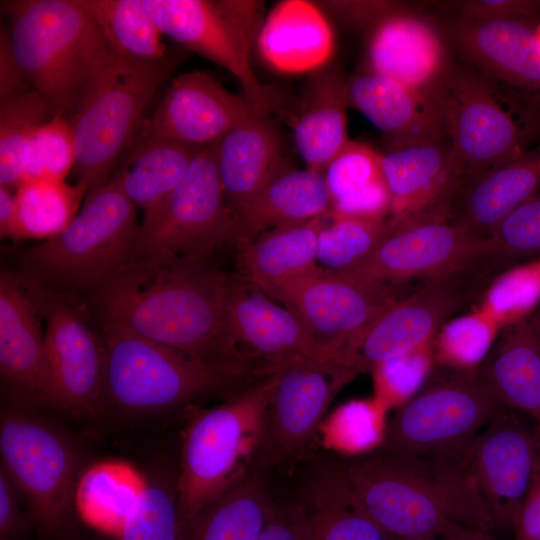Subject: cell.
<instances>
[{
  "label": "cell",
  "mask_w": 540,
  "mask_h": 540,
  "mask_svg": "<svg viewBox=\"0 0 540 540\" xmlns=\"http://www.w3.org/2000/svg\"><path fill=\"white\" fill-rule=\"evenodd\" d=\"M502 405L475 370H459L406 402L389 421L377 449L463 463L473 440Z\"/></svg>",
  "instance_id": "cell-8"
},
{
  "label": "cell",
  "mask_w": 540,
  "mask_h": 540,
  "mask_svg": "<svg viewBox=\"0 0 540 540\" xmlns=\"http://www.w3.org/2000/svg\"><path fill=\"white\" fill-rule=\"evenodd\" d=\"M274 300L291 309L319 344L341 357L342 350L398 299L390 285L319 266L282 288Z\"/></svg>",
  "instance_id": "cell-16"
},
{
  "label": "cell",
  "mask_w": 540,
  "mask_h": 540,
  "mask_svg": "<svg viewBox=\"0 0 540 540\" xmlns=\"http://www.w3.org/2000/svg\"><path fill=\"white\" fill-rule=\"evenodd\" d=\"M463 13L475 22L520 20L528 22L540 11V2L526 0H475L462 5Z\"/></svg>",
  "instance_id": "cell-48"
},
{
  "label": "cell",
  "mask_w": 540,
  "mask_h": 540,
  "mask_svg": "<svg viewBox=\"0 0 540 540\" xmlns=\"http://www.w3.org/2000/svg\"><path fill=\"white\" fill-rule=\"evenodd\" d=\"M149 483L132 464L109 460L90 466L73 491V507L101 535L117 532Z\"/></svg>",
  "instance_id": "cell-37"
},
{
  "label": "cell",
  "mask_w": 540,
  "mask_h": 540,
  "mask_svg": "<svg viewBox=\"0 0 540 540\" xmlns=\"http://www.w3.org/2000/svg\"><path fill=\"white\" fill-rule=\"evenodd\" d=\"M438 540H495L489 531L473 529L446 521L437 534Z\"/></svg>",
  "instance_id": "cell-55"
},
{
  "label": "cell",
  "mask_w": 540,
  "mask_h": 540,
  "mask_svg": "<svg viewBox=\"0 0 540 540\" xmlns=\"http://www.w3.org/2000/svg\"><path fill=\"white\" fill-rule=\"evenodd\" d=\"M273 381V373L262 377L189 422L176 482L181 528L222 492L259 470Z\"/></svg>",
  "instance_id": "cell-4"
},
{
  "label": "cell",
  "mask_w": 540,
  "mask_h": 540,
  "mask_svg": "<svg viewBox=\"0 0 540 540\" xmlns=\"http://www.w3.org/2000/svg\"><path fill=\"white\" fill-rule=\"evenodd\" d=\"M475 371L501 404L540 429V342L528 318L502 329Z\"/></svg>",
  "instance_id": "cell-31"
},
{
  "label": "cell",
  "mask_w": 540,
  "mask_h": 540,
  "mask_svg": "<svg viewBox=\"0 0 540 540\" xmlns=\"http://www.w3.org/2000/svg\"><path fill=\"white\" fill-rule=\"evenodd\" d=\"M535 36L540 46V24L535 27Z\"/></svg>",
  "instance_id": "cell-58"
},
{
  "label": "cell",
  "mask_w": 540,
  "mask_h": 540,
  "mask_svg": "<svg viewBox=\"0 0 540 540\" xmlns=\"http://www.w3.org/2000/svg\"><path fill=\"white\" fill-rule=\"evenodd\" d=\"M341 464L364 509L392 537L437 538L446 521L494 528L464 463L376 449Z\"/></svg>",
  "instance_id": "cell-2"
},
{
  "label": "cell",
  "mask_w": 540,
  "mask_h": 540,
  "mask_svg": "<svg viewBox=\"0 0 540 540\" xmlns=\"http://www.w3.org/2000/svg\"><path fill=\"white\" fill-rule=\"evenodd\" d=\"M1 467L28 498L33 522L50 539L71 530L76 454L51 424L25 409L6 408L0 421Z\"/></svg>",
  "instance_id": "cell-10"
},
{
  "label": "cell",
  "mask_w": 540,
  "mask_h": 540,
  "mask_svg": "<svg viewBox=\"0 0 540 540\" xmlns=\"http://www.w3.org/2000/svg\"><path fill=\"white\" fill-rule=\"evenodd\" d=\"M177 486L164 483L148 485L121 528L109 540H179Z\"/></svg>",
  "instance_id": "cell-44"
},
{
  "label": "cell",
  "mask_w": 540,
  "mask_h": 540,
  "mask_svg": "<svg viewBox=\"0 0 540 540\" xmlns=\"http://www.w3.org/2000/svg\"><path fill=\"white\" fill-rule=\"evenodd\" d=\"M330 5L346 20L357 24L374 19L381 21L393 14L388 12L389 3L380 1H334Z\"/></svg>",
  "instance_id": "cell-53"
},
{
  "label": "cell",
  "mask_w": 540,
  "mask_h": 540,
  "mask_svg": "<svg viewBox=\"0 0 540 540\" xmlns=\"http://www.w3.org/2000/svg\"><path fill=\"white\" fill-rule=\"evenodd\" d=\"M269 112L259 110L214 141L218 173L234 217L270 181L292 168Z\"/></svg>",
  "instance_id": "cell-23"
},
{
  "label": "cell",
  "mask_w": 540,
  "mask_h": 540,
  "mask_svg": "<svg viewBox=\"0 0 540 540\" xmlns=\"http://www.w3.org/2000/svg\"><path fill=\"white\" fill-rule=\"evenodd\" d=\"M391 540H437V538L393 537Z\"/></svg>",
  "instance_id": "cell-57"
},
{
  "label": "cell",
  "mask_w": 540,
  "mask_h": 540,
  "mask_svg": "<svg viewBox=\"0 0 540 540\" xmlns=\"http://www.w3.org/2000/svg\"><path fill=\"white\" fill-rule=\"evenodd\" d=\"M371 71L427 96L448 73L444 44L426 21L391 14L379 21L369 46Z\"/></svg>",
  "instance_id": "cell-24"
},
{
  "label": "cell",
  "mask_w": 540,
  "mask_h": 540,
  "mask_svg": "<svg viewBox=\"0 0 540 540\" xmlns=\"http://www.w3.org/2000/svg\"><path fill=\"white\" fill-rule=\"evenodd\" d=\"M21 512L16 485L1 467L0 469V540H21L30 527Z\"/></svg>",
  "instance_id": "cell-50"
},
{
  "label": "cell",
  "mask_w": 540,
  "mask_h": 540,
  "mask_svg": "<svg viewBox=\"0 0 540 540\" xmlns=\"http://www.w3.org/2000/svg\"><path fill=\"white\" fill-rule=\"evenodd\" d=\"M42 304L44 354L55 405L75 415H94L105 395L102 338L76 309L43 289Z\"/></svg>",
  "instance_id": "cell-18"
},
{
  "label": "cell",
  "mask_w": 540,
  "mask_h": 540,
  "mask_svg": "<svg viewBox=\"0 0 540 540\" xmlns=\"http://www.w3.org/2000/svg\"><path fill=\"white\" fill-rule=\"evenodd\" d=\"M429 97L441 114L462 181L470 182L528 150L526 124L486 79L448 71Z\"/></svg>",
  "instance_id": "cell-9"
},
{
  "label": "cell",
  "mask_w": 540,
  "mask_h": 540,
  "mask_svg": "<svg viewBox=\"0 0 540 540\" xmlns=\"http://www.w3.org/2000/svg\"><path fill=\"white\" fill-rule=\"evenodd\" d=\"M390 215L410 218L447 206L462 178L443 139L411 143L380 154Z\"/></svg>",
  "instance_id": "cell-22"
},
{
  "label": "cell",
  "mask_w": 540,
  "mask_h": 540,
  "mask_svg": "<svg viewBox=\"0 0 540 540\" xmlns=\"http://www.w3.org/2000/svg\"><path fill=\"white\" fill-rule=\"evenodd\" d=\"M87 186L64 182L29 181L16 190L15 239H51L60 234L78 213Z\"/></svg>",
  "instance_id": "cell-39"
},
{
  "label": "cell",
  "mask_w": 540,
  "mask_h": 540,
  "mask_svg": "<svg viewBox=\"0 0 540 540\" xmlns=\"http://www.w3.org/2000/svg\"><path fill=\"white\" fill-rule=\"evenodd\" d=\"M383 218L331 216L321 229L317 263L328 271H343L368 256L386 237L425 216Z\"/></svg>",
  "instance_id": "cell-40"
},
{
  "label": "cell",
  "mask_w": 540,
  "mask_h": 540,
  "mask_svg": "<svg viewBox=\"0 0 540 540\" xmlns=\"http://www.w3.org/2000/svg\"><path fill=\"white\" fill-rule=\"evenodd\" d=\"M347 82L333 67H321L309 79L293 123L296 150L307 168L325 171L349 141Z\"/></svg>",
  "instance_id": "cell-29"
},
{
  "label": "cell",
  "mask_w": 540,
  "mask_h": 540,
  "mask_svg": "<svg viewBox=\"0 0 540 540\" xmlns=\"http://www.w3.org/2000/svg\"><path fill=\"white\" fill-rule=\"evenodd\" d=\"M53 117L50 105L33 88L0 101V185L21 184L34 134Z\"/></svg>",
  "instance_id": "cell-41"
},
{
  "label": "cell",
  "mask_w": 540,
  "mask_h": 540,
  "mask_svg": "<svg viewBox=\"0 0 540 540\" xmlns=\"http://www.w3.org/2000/svg\"><path fill=\"white\" fill-rule=\"evenodd\" d=\"M256 470L203 507L181 528L179 540H258L275 502Z\"/></svg>",
  "instance_id": "cell-35"
},
{
  "label": "cell",
  "mask_w": 540,
  "mask_h": 540,
  "mask_svg": "<svg viewBox=\"0 0 540 540\" xmlns=\"http://www.w3.org/2000/svg\"><path fill=\"white\" fill-rule=\"evenodd\" d=\"M512 531L514 540H540V444L531 481Z\"/></svg>",
  "instance_id": "cell-51"
},
{
  "label": "cell",
  "mask_w": 540,
  "mask_h": 540,
  "mask_svg": "<svg viewBox=\"0 0 540 540\" xmlns=\"http://www.w3.org/2000/svg\"><path fill=\"white\" fill-rule=\"evenodd\" d=\"M139 231L137 207L114 172L60 234L28 250L25 263L39 281L94 292L132 261Z\"/></svg>",
  "instance_id": "cell-5"
},
{
  "label": "cell",
  "mask_w": 540,
  "mask_h": 540,
  "mask_svg": "<svg viewBox=\"0 0 540 540\" xmlns=\"http://www.w3.org/2000/svg\"><path fill=\"white\" fill-rule=\"evenodd\" d=\"M529 323L540 342V305L528 318Z\"/></svg>",
  "instance_id": "cell-56"
},
{
  "label": "cell",
  "mask_w": 540,
  "mask_h": 540,
  "mask_svg": "<svg viewBox=\"0 0 540 540\" xmlns=\"http://www.w3.org/2000/svg\"><path fill=\"white\" fill-rule=\"evenodd\" d=\"M493 258L515 260L540 256V197L521 204L489 237Z\"/></svg>",
  "instance_id": "cell-46"
},
{
  "label": "cell",
  "mask_w": 540,
  "mask_h": 540,
  "mask_svg": "<svg viewBox=\"0 0 540 540\" xmlns=\"http://www.w3.org/2000/svg\"><path fill=\"white\" fill-rule=\"evenodd\" d=\"M102 34L109 51L135 61L167 59L163 35L142 0H77Z\"/></svg>",
  "instance_id": "cell-38"
},
{
  "label": "cell",
  "mask_w": 540,
  "mask_h": 540,
  "mask_svg": "<svg viewBox=\"0 0 540 540\" xmlns=\"http://www.w3.org/2000/svg\"><path fill=\"white\" fill-rule=\"evenodd\" d=\"M540 429L502 405L473 440L464 464L473 475L494 527L513 529L533 474Z\"/></svg>",
  "instance_id": "cell-17"
},
{
  "label": "cell",
  "mask_w": 540,
  "mask_h": 540,
  "mask_svg": "<svg viewBox=\"0 0 540 540\" xmlns=\"http://www.w3.org/2000/svg\"><path fill=\"white\" fill-rule=\"evenodd\" d=\"M17 207L15 194L10 188L0 185V235L2 238L16 237Z\"/></svg>",
  "instance_id": "cell-54"
},
{
  "label": "cell",
  "mask_w": 540,
  "mask_h": 540,
  "mask_svg": "<svg viewBox=\"0 0 540 540\" xmlns=\"http://www.w3.org/2000/svg\"><path fill=\"white\" fill-rule=\"evenodd\" d=\"M459 41L475 63L497 82L540 98V46L535 28L520 20L471 21Z\"/></svg>",
  "instance_id": "cell-27"
},
{
  "label": "cell",
  "mask_w": 540,
  "mask_h": 540,
  "mask_svg": "<svg viewBox=\"0 0 540 540\" xmlns=\"http://www.w3.org/2000/svg\"><path fill=\"white\" fill-rule=\"evenodd\" d=\"M429 345L408 355L389 360L373 371L380 388L394 394H407L423 378L427 368Z\"/></svg>",
  "instance_id": "cell-47"
},
{
  "label": "cell",
  "mask_w": 540,
  "mask_h": 540,
  "mask_svg": "<svg viewBox=\"0 0 540 540\" xmlns=\"http://www.w3.org/2000/svg\"><path fill=\"white\" fill-rule=\"evenodd\" d=\"M102 325L105 395L122 408L169 409L209 395H232L252 383L223 374L116 320L103 317Z\"/></svg>",
  "instance_id": "cell-6"
},
{
  "label": "cell",
  "mask_w": 540,
  "mask_h": 540,
  "mask_svg": "<svg viewBox=\"0 0 540 540\" xmlns=\"http://www.w3.org/2000/svg\"><path fill=\"white\" fill-rule=\"evenodd\" d=\"M272 107L230 92L205 71L192 70L171 81L140 139L205 146L259 110Z\"/></svg>",
  "instance_id": "cell-21"
},
{
  "label": "cell",
  "mask_w": 540,
  "mask_h": 540,
  "mask_svg": "<svg viewBox=\"0 0 540 540\" xmlns=\"http://www.w3.org/2000/svg\"><path fill=\"white\" fill-rule=\"evenodd\" d=\"M456 222L488 239L496 226L540 190V143L468 182Z\"/></svg>",
  "instance_id": "cell-33"
},
{
  "label": "cell",
  "mask_w": 540,
  "mask_h": 540,
  "mask_svg": "<svg viewBox=\"0 0 540 540\" xmlns=\"http://www.w3.org/2000/svg\"><path fill=\"white\" fill-rule=\"evenodd\" d=\"M231 277L210 259H132L93 293L102 317L230 377L262 376L239 349L227 318Z\"/></svg>",
  "instance_id": "cell-1"
},
{
  "label": "cell",
  "mask_w": 540,
  "mask_h": 540,
  "mask_svg": "<svg viewBox=\"0 0 540 540\" xmlns=\"http://www.w3.org/2000/svg\"><path fill=\"white\" fill-rule=\"evenodd\" d=\"M42 288L2 272L0 278V371L11 397L23 407H56L48 377Z\"/></svg>",
  "instance_id": "cell-20"
},
{
  "label": "cell",
  "mask_w": 540,
  "mask_h": 540,
  "mask_svg": "<svg viewBox=\"0 0 540 540\" xmlns=\"http://www.w3.org/2000/svg\"><path fill=\"white\" fill-rule=\"evenodd\" d=\"M493 259L490 239L476 236L446 210L413 220L386 237L368 256L342 274L385 285L426 278L429 281L473 271Z\"/></svg>",
  "instance_id": "cell-13"
},
{
  "label": "cell",
  "mask_w": 540,
  "mask_h": 540,
  "mask_svg": "<svg viewBox=\"0 0 540 540\" xmlns=\"http://www.w3.org/2000/svg\"><path fill=\"white\" fill-rule=\"evenodd\" d=\"M32 88L12 47L8 27L0 29V101Z\"/></svg>",
  "instance_id": "cell-52"
},
{
  "label": "cell",
  "mask_w": 540,
  "mask_h": 540,
  "mask_svg": "<svg viewBox=\"0 0 540 540\" xmlns=\"http://www.w3.org/2000/svg\"><path fill=\"white\" fill-rule=\"evenodd\" d=\"M162 34L216 63L241 83L245 94L272 106L270 92L250 62L260 30V3L244 0H142Z\"/></svg>",
  "instance_id": "cell-12"
},
{
  "label": "cell",
  "mask_w": 540,
  "mask_h": 540,
  "mask_svg": "<svg viewBox=\"0 0 540 540\" xmlns=\"http://www.w3.org/2000/svg\"><path fill=\"white\" fill-rule=\"evenodd\" d=\"M330 216L273 228L240 244L237 276L274 300L286 285L319 267L318 237Z\"/></svg>",
  "instance_id": "cell-26"
},
{
  "label": "cell",
  "mask_w": 540,
  "mask_h": 540,
  "mask_svg": "<svg viewBox=\"0 0 540 540\" xmlns=\"http://www.w3.org/2000/svg\"><path fill=\"white\" fill-rule=\"evenodd\" d=\"M257 45L270 67L300 73L325 66L333 52L334 37L316 5L288 0L276 5L261 23Z\"/></svg>",
  "instance_id": "cell-28"
},
{
  "label": "cell",
  "mask_w": 540,
  "mask_h": 540,
  "mask_svg": "<svg viewBox=\"0 0 540 540\" xmlns=\"http://www.w3.org/2000/svg\"><path fill=\"white\" fill-rule=\"evenodd\" d=\"M331 212L323 172L290 168L245 203L235 214L240 244L273 228L305 222Z\"/></svg>",
  "instance_id": "cell-32"
},
{
  "label": "cell",
  "mask_w": 540,
  "mask_h": 540,
  "mask_svg": "<svg viewBox=\"0 0 540 540\" xmlns=\"http://www.w3.org/2000/svg\"><path fill=\"white\" fill-rule=\"evenodd\" d=\"M472 279V271L437 278L397 300L342 350L340 364L355 378L430 344L472 297Z\"/></svg>",
  "instance_id": "cell-15"
},
{
  "label": "cell",
  "mask_w": 540,
  "mask_h": 540,
  "mask_svg": "<svg viewBox=\"0 0 540 540\" xmlns=\"http://www.w3.org/2000/svg\"><path fill=\"white\" fill-rule=\"evenodd\" d=\"M349 104L392 140L391 147L446 137L431 98L370 71L347 82Z\"/></svg>",
  "instance_id": "cell-25"
},
{
  "label": "cell",
  "mask_w": 540,
  "mask_h": 540,
  "mask_svg": "<svg viewBox=\"0 0 540 540\" xmlns=\"http://www.w3.org/2000/svg\"><path fill=\"white\" fill-rule=\"evenodd\" d=\"M310 540H391L367 513L340 463H322L303 491Z\"/></svg>",
  "instance_id": "cell-34"
},
{
  "label": "cell",
  "mask_w": 540,
  "mask_h": 540,
  "mask_svg": "<svg viewBox=\"0 0 540 540\" xmlns=\"http://www.w3.org/2000/svg\"><path fill=\"white\" fill-rule=\"evenodd\" d=\"M331 213L336 217L390 216L391 198L385 183L380 153L348 141L324 171Z\"/></svg>",
  "instance_id": "cell-36"
},
{
  "label": "cell",
  "mask_w": 540,
  "mask_h": 540,
  "mask_svg": "<svg viewBox=\"0 0 540 540\" xmlns=\"http://www.w3.org/2000/svg\"><path fill=\"white\" fill-rule=\"evenodd\" d=\"M15 56L54 116L72 120L110 51L77 0L1 1Z\"/></svg>",
  "instance_id": "cell-3"
},
{
  "label": "cell",
  "mask_w": 540,
  "mask_h": 540,
  "mask_svg": "<svg viewBox=\"0 0 540 540\" xmlns=\"http://www.w3.org/2000/svg\"><path fill=\"white\" fill-rule=\"evenodd\" d=\"M226 311L239 349L262 376L297 359L339 363V355L319 344L291 309L238 276L231 277Z\"/></svg>",
  "instance_id": "cell-19"
},
{
  "label": "cell",
  "mask_w": 540,
  "mask_h": 540,
  "mask_svg": "<svg viewBox=\"0 0 540 540\" xmlns=\"http://www.w3.org/2000/svg\"><path fill=\"white\" fill-rule=\"evenodd\" d=\"M539 305L540 256L494 278L477 307L504 329L529 318Z\"/></svg>",
  "instance_id": "cell-42"
},
{
  "label": "cell",
  "mask_w": 540,
  "mask_h": 540,
  "mask_svg": "<svg viewBox=\"0 0 540 540\" xmlns=\"http://www.w3.org/2000/svg\"><path fill=\"white\" fill-rule=\"evenodd\" d=\"M201 147L170 139H140L115 170L128 198L143 211L138 236L158 221Z\"/></svg>",
  "instance_id": "cell-30"
},
{
  "label": "cell",
  "mask_w": 540,
  "mask_h": 540,
  "mask_svg": "<svg viewBox=\"0 0 540 540\" xmlns=\"http://www.w3.org/2000/svg\"><path fill=\"white\" fill-rule=\"evenodd\" d=\"M239 240L212 142L198 151L155 225L138 236L133 259L153 255L211 259L215 251L230 243L238 245Z\"/></svg>",
  "instance_id": "cell-11"
},
{
  "label": "cell",
  "mask_w": 540,
  "mask_h": 540,
  "mask_svg": "<svg viewBox=\"0 0 540 540\" xmlns=\"http://www.w3.org/2000/svg\"><path fill=\"white\" fill-rule=\"evenodd\" d=\"M167 59L135 61L110 52L70 121L78 181L88 192L105 183L137 134L143 113L172 73Z\"/></svg>",
  "instance_id": "cell-7"
},
{
  "label": "cell",
  "mask_w": 540,
  "mask_h": 540,
  "mask_svg": "<svg viewBox=\"0 0 540 540\" xmlns=\"http://www.w3.org/2000/svg\"><path fill=\"white\" fill-rule=\"evenodd\" d=\"M258 540H310L307 516L301 504L275 503Z\"/></svg>",
  "instance_id": "cell-49"
},
{
  "label": "cell",
  "mask_w": 540,
  "mask_h": 540,
  "mask_svg": "<svg viewBox=\"0 0 540 540\" xmlns=\"http://www.w3.org/2000/svg\"><path fill=\"white\" fill-rule=\"evenodd\" d=\"M502 328L478 307L450 318L436 333V356L458 370H475L490 352Z\"/></svg>",
  "instance_id": "cell-43"
},
{
  "label": "cell",
  "mask_w": 540,
  "mask_h": 540,
  "mask_svg": "<svg viewBox=\"0 0 540 540\" xmlns=\"http://www.w3.org/2000/svg\"><path fill=\"white\" fill-rule=\"evenodd\" d=\"M75 157L72 123L64 117L54 116L34 134L21 183L64 182L74 168Z\"/></svg>",
  "instance_id": "cell-45"
},
{
  "label": "cell",
  "mask_w": 540,
  "mask_h": 540,
  "mask_svg": "<svg viewBox=\"0 0 540 540\" xmlns=\"http://www.w3.org/2000/svg\"><path fill=\"white\" fill-rule=\"evenodd\" d=\"M259 470L308 457L324 416L337 393L354 378L338 362L297 359L273 372Z\"/></svg>",
  "instance_id": "cell-14"
}]
</instances>
